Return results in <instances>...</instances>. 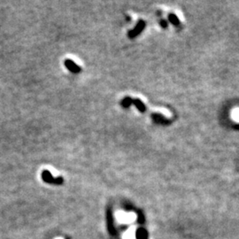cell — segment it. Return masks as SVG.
I'll use <instances>...</instances> for the list:
<instances>
[{"instance_id":"6da1fadb","label":"cell","mask_w":239,"mask_h":239,"mask_svg":"<svg viewBox=\"0 0 239 239\" xmlns=\"http://www.w3.org/2000/svg\"><path fill=\"white\" fill-rule=\"evenodd\" d=\"M42 177H43V181L48 182V183H53V182H54V183H62V181H63L62 177H60V176L59 177H57V178H53V175L51 174V173L49 172V171H47V170H44L43 172Z\"/></svg>"},{"instance_id":"7a4b0ae2","label":"cell","mask_w":239,"mask_h":239,"mask_svg":"<svg viewBox=\"0 0 239 239\" xmlns=\"http://www.w3.org/2000/svg\"><path fill=\"white\" fill-rule=\"evenodd\" d=\"M65 66L72 73L74 74H78L81 72V67L78 66L74 61H72L71 59H66L65 60Z\"/></svg>"},{"instance_id":"3957f363","label":"cell","mask_w":239,"mask_h":239,"mask_svg":"<svg viewBox=\"0 0 239 239\" xmlns=\"http://www.w3.org/2000/svg\"><path fill=\"white\" fill-rule=\"evenodd\" d=\"M55 239H64V238H62V237H57V238Z\"/></svg>"}]
</instances>
